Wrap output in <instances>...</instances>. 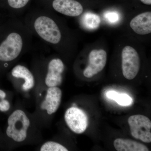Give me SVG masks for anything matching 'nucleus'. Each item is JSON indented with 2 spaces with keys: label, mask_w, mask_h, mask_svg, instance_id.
<instances>
[{
  "label": "nucleus",
  "mask_w": 151,
  "mask_h": 151,
  "mask_svg": "<svg viewBox=\"0 0 151 151\" xmlns=\"http://www.w3.org/2000/svg\"><path fill=\"white\" fill-rule=\"evenodd\" d=\"M0 20V74L31 48L33 36L18 17Z\"/></svg>",
  "instance_id": "obj_1"
},
{
  "label": "nucleus",
  "mask_w": 151,
  "mask_h": 151,
  "mask_svg": "<svg viewBox=\"0 0 151 151\" xmlns=\"http://www.w3.org/2000/svg\"><path fill=\"white\" fill-rule=\"evenodd\" d=\"M30 125L29 119L24 111L16 110L8 119L6 136L17 142H22L27 137Z\"/></svg>",
  "instance_id": "obj_2"
},
{
  "label": "nucleus",
  "mask_w": 151,
  "mask_h": 151,
  "mask_svg": "<svg viewBox=\"0 0 151 151\" xmlns=\"http://www.w3.org/2000/svg\"><path fill=\"white\" fill-rule=\"evenodd\" d=\"M132 137L145 143L151 142V122L147 116L135 115L128 119Z\"/></svg>",
  "instance_id": "obj_3"
},
{
  "label": "nucleus",
  "mask_w": 151,
  "mask_h": 151,
  "mask_svg": "<svg viewBox=\"0 0 151 151\" xmlns=\"http://www.w3.org/2000/svg\"><path fill=\"white\" fill-rule=\"evenodd\" d=\"M122 56L123 75L128 80H132L139 70L140 60L139 54L134 47L126 46L122 50Z\"/></svg>",
  "instance_id": "obj_4"
},
{
  "label": "nucleus",
  "mask_w": 151,
  "mask_h": 151,
  "mask_svg": "<svg viewBox=\"0 0 151 151\" xmlns=\"http://www.w3.org/2000/svg\"><path fill=\"white\" fill-rule=\"evenodd\" d=\"M64 119L68 127L76 134H82L88 127V117L86 113L77 107L68 108L65 113Z\"/></svg>",
  "instance_id": "obj_5"
},
{
  "label": "nucleus",
  "mask_w": 151,
  "mask_h": 151,
  "mask_svg": "<svg viewBox=\"0 0 151 151\" xmlns=\"http://www.w3.org/2000/svg\"><path fill=\"white\" fill-rule=\"evenodd\" d=\"M107 52L103 49H94L89 55V64L83 72L86 78H92L103 70L107 62Z\"/></svg>",
  "instance_id": "obj_6"
},
{
  "label": "nucleus",
  "mask_w": 151,
  "mask_h": 151,
  "mask_svg": "<svg viewBox=\"0 0 151 151\" xmlns=\"http://www.w3.org/2000/svg\"><path fill=\"white\" fill-rule=\"evenodd\" d=\"M64 63L59 58H52L47 64L45 82L48 87L60 86L62 82Z\"/></svg>",
  "instance_id": "obj_7"
},
{
  "label": "nucleus",
  "mask_w": 151,
  "mask_h": 151,
  "mask_svg": "<svg viewBox=\"0 0 151 151\" xmlns=\"http://www.w3.org/2000/svg\"><path fill=\"white\" fill-rule=\"evenodd\" d=\"M62 96V91L59 87H48L45 99L41 104V109L46 111L49 115L55 113L61 103Z\"/></svg>",
  "instance_id": "obj_8"
},
{
  "label": "nucleus",
  "mask_w": 151,
  "mask_h": 151,
  "mask_svg": "<svg viewBox=\"0 0 151 151\" xmlns=\"http://www.w3.org/2000/svg\"><path fill=\"white\" fill-rule=\"evenodd\" d=\"M32 0H0L3 16L18 17L27 8Z\"/></svg>",
  "instance_id": "obj_9"
},
{
  "label": "nucleus",
  "mask_w": 151,
  "mask_h": 151,
  "mask_svg": "<svg viewBox=\"0 0 151 151\" xmlns=\"http://www.w3.org/2000/svg\"><path fill=\"white\" fill-rule=\"evenodd\" d=\"M130 27L136 33L145 35L151 32V12H145L139 14L132 19Z\"/></svg>",
  "instance_id": "obj_10"
},
{
  "label": "nucleus",
  "mask_w": 151,
  "mask_h": 151,
  "mask_svg": "<svg viewBox=\"0 0 151 151\" xmlns=\"http://www.w3.org/2000/svg\"><path fill=\"white\" fill-rule=\"evenodd\" d=\"M11 75L17 78H22L24 80L22 89L28 91L33 88L35 85V78L32 72L24 65L18 64L13 68L11 71Z\"/></svg>",
  "instance_id": "obj_11"
},
{
  "label": "nucleus",
  "mask_w": 151,
  "mask_h": 151,
  "mask_svg": "<svg viewBox=\"0 0 151 151\" xmlns=\"http://www.w3.org/2000/svg\"><path fill=\"white\" fill-rule=\"evenodd\" d=\"M114 147L118 151H149L144 144L129 139L118 138L113 142Z\"/></svg>",
  "instance_id": "obj_12"
},
{
  "label": "nucleus",
  "mask_w": 151,
  "mask_h": 151,
  "mask_svg": "<svg viewBox=\"0 0 151 151\" xmlns=\"http://www.w3.org/2000/svg\"><path fill=\"white\" fill-rule=\"evenodd\" d=\"M106 96L109 99L114 100L119 105L122 106H129L133 103V99L127 94H120L116 91H108Z\"/></svg>",
  "instance_id": "obj_13"
},
{
  "label": "nucleus",
  "mask_w": 151,
  "mask_h": 151,
  "mask_svg": "<svg viewBox=\"0 0 151 151\" xmlns=\"http://www.w3.org/2000/svg\"><path fill=\"white\" fill-rule=\"evenodd\" d=\"M82 22L86 28L90 29H96L100 25V19L97 14L88 13L84 14L82 19Z\"/></svg>",
  "instance_id": "obj_14"
},
{
  "label": "nucleus",
  "mask_w": 151,
  "mask_h": 151,
  "mask_svg": "<svg viewBox=\"0 0 151 151\" xmlns=\"http://www.w3.org/2000/svg\"><path fill=\"white\" fill-rule=\"evenodd\" d=\"M41 151H68V150L61 144L48 141L45 143L40 147Z\"/></svg>",
  "instance_id": "obj_15"
},
{
  "label": "nucleus",
  "mask_w": 151,
  "mask_h": 151,
  "mask_svg": "<svg viewBox=\"0 0 151 151\" xmlns=\"http://www.w3.org/2000/svg\"><path fill=\"white\" fill-rule=\"evenodd\" d=\"M6 92L0 89V113H6L11 108V104L7 99Z\"/></svg>",
  "instance_id": "obj_16"
},
{
  "label": "nucleus",
  "mask_w": 151,
  "mask_h": 151,
  "mask_svg": "<svg viewBox=\"0 0 151 151\" xmlns=\"http://www.w3.org/2000/svg\"><path fill=\"white\" fill-rule=\"evenodd\" d=\"M105 17L108 20L112 23L116 22L119 20V16L116 13H108L105 14Z\"/></svg>",
  "instance_id": "obj_17"
},
{
  "label": "nucleus",
  "mask_w": 151,
  "mask_h": 151,
  "mask_svg": "<svg viewBox=\"0 0 151 151\" xmlns=\"http://www.w3.org/2000/svg\"><path fill=\"white\" fill-rule=\"evenodd\" d=\"M143 4H145L147 5H151V0H140Z\"/></svg>",
  "instance_id": "obj_18"
},
{
  "label": "nucleus",
  "mask_w": 151,
  "mask_h": 151,
  "mask_svg": "<svg viewBox=\"0 0 151 151\" xmlns=\"http://www.w3.org/2000/svg\"><path fill=\"white\" fill-rule=\"evenodd\" d=\"M1 136H0V139H1Z\"/></svg>",
  "instance_id": "obj_19"
}]
</instances>
